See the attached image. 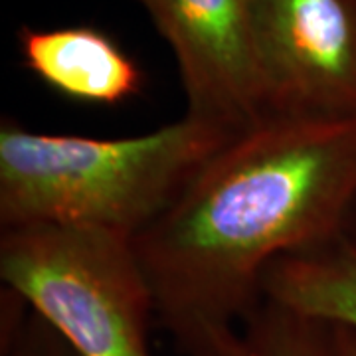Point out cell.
I'll use <instances>...</instances> for the list:
<instances>
[{"label":"cell","mask_w":356,"mask_h":356,"mask_svg":"<svg viewBox=\"0 0 356 356\" xmlns=\"http://www.w3.org/2000/svg\"><path fill=\"white\" fill-rule=\"evenodd\" d=\"M168 42L186 115L228 135L266 119L250 0H135Z\"/></svg>","instance_id":"cell-5"},{"label":"cell","mask_w":356,"mask_h":356,"mask_svg":"<svg viewBox=\"0 0 356 356\" xmlns=\"http://www.w3.org/2000/svg\"><path fill=\"white\" fill-rule=\"evenodd\" d=\"M0 280L76 356H151V293L127 238L28 226L0 234Z\"/></svg>","instance_id":"cell-3"},{"label":"cell","mask_w":356,"mask_h":356,"mask_svg":"<svg viewBox=\"0 0 356 356\" xmlns=\"http://www.w3.org/2000/svg\"><path fill=\"white\" fill-rule=\"evenodd\" d=\"M226 356H339L334 325L264 299Z\"/></svg>","instance_id":"cell-8"},{"label":"cell","mask_w":356,"mask_h":356,"mask_svg":"<svg viewBox=\"0 0 356 356\" xmlns=\"http://www.w3.org/2000/svg\"><path fill=\"white\" fill-rule=\"evenodd\" d=\"M337 332V355L339 356H356V332L334 325Z\"/></svg>","instance_id":"cell-10"},{"label":"cell","mask_w":356,"mask_h":356,"mask_svg":"<svg viewBox=\"0 0 356 356\" xmlns=\"http://www.w3.org/2000/svg\"><path fill=\"white\" fill-rule=\"evenodd\" d=\"M266 117L356 121V0H250Z\"/></svg>","instance_id":"cell-4"},{"label":"cell","mask_w":356,"mask_h":356,"mask_svg":"<svg viewBox=\"0 0 356 356\" xmlns=\"http://www.w3.org/2000/svg\"><path fill=\"white\" fill-rule=\"evenodd\" d=\"M184 115L121 139L0 123V228L60 226L135 238L232 139Z\"/></svg>","instance_id":"cell-2"},{"label":"cell","mask_w":356,"mask_h":356,"mask_svg":"<svg viewBox=\"0 0 356 356\" xmlns=\"http://www.w3.org/2000/svg\"><path fill=\"white\" fill-rule=\"evenodd\" d=\"M18 50L30 74L72 102L115 107L145 88L140 65L113 36L93 26H22Z\"/></svg>","instance_id":"cell-6"},{"label":"cell","mask_w":356,"mask_h":356,"mask_svg":"<svg viewBox=\"0 0 356 356\" xmlns=\"http://www.w3.org/2000/svg\"><path fill=\"white\" fill-rule=\"evenodd\" d=\"M2 356H76L50 325L10 289H2Z\"/></svg>","instance_id":"cell-9"},{"label":"cell","mask_w":356,"mask_h":356,"mask_svg":"<svg viewBox=\"0 0 356 356\" xmlns=\"http://www.w3.org/2000/svg\"><path fill=\"white\" fill-rule=\"evenodd\" d=\"M356 198V121L266 117L234 135L131 250L154 321L182 356H226L267 269L344 234Z\"/></svg>","instance_id":"cell-1"},{"label":"cell","mask_w":356,"mask_h":356,"mask_svg":"<svg viewBox=\"0 0 356 356\" xmlns=\"http://www.w3.org/2000/svg\"><path fill=\"white\" fill-rule=\"evenodd\" d=\"M264 297L356 332V248L343 234L267 269Z\"/></svg>","instance_id":"cell-7"}]
</instances>
